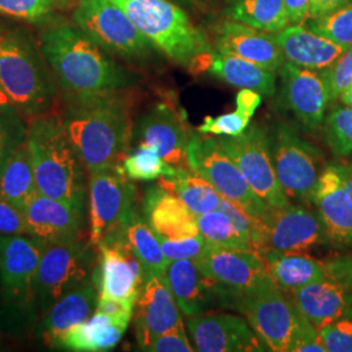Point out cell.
<instances>
[{
    "mask_svg": "<svg viewBox=\"0 0 352 352\" xmlns=\"http://www.w3.org/2000/svg\"><path fill=\"white\" fill-rule=\"evenodd\" d=\"M38 42L63 101L123 91L135 84V76L110 54L58 16L42 23Z\"/></svg>",
    "mask_w": 352,
    "mask_h": 352,
    "instance_id": "cell-1",
    "label": "cell"
},
{
    "mask_svg": "<svg viewBox=\"0 0 352 352\" xmlns=\"http://www.w3.org/2000/svg\"><path fill=\"white\" fill-rule=\"evenodd\" d=\"M64 103L62 124L89 175L122 164L135 126L126 90Z\"/></svg>",
    "mask_w": 352,
    "mask_h": 352,
    "instance_id": "cell-2",
    "label": "cell"
},
{
    "mask_svg": "<svg viewBox=\"0 0 352 352\" xmlns=\"http://www.w3.org/2000/svg\"><path fill=\"white\" fill-rule=\"evenodd\" d=\"M0 87L28 118L52 113L58 87L41 46L26 26L0 16Z\"/></svg>",
    "mask_w": 352,
    "mask_h": 352,
    "instance_id": "cell-3",
    "label": "cell"
},
{
    "mask_svg": "<svg viewBox=\"0 0 352 352\" xmlns=\"http://www.w3.org/2000/svg\"><path fill=\"white\" fill-rule=\"evenodd\" d=\"M26 141L38 192L88 209V171L68 139L59 113L29 119Z\"/></svg>",
    "mask_w": 352,
    "mask_h": 352,
    "instance_id": "cell-4",
    "label": "cell"
},
{
    "mask_svg": "<svg viewBox=\"0 0 352 352\" xmlns=\"http://www.w3.org/2000/svg\"><path fill=\"white\" fill-rule=\"evenodd\" d=\"M154 49L193 74L209 71L213 50L187 13L170 0H111Z\"/></svg>",
    "mask_w": 352,
    "mask_h": 352,
    "instance_id": "cell-5",
    "label": "cell"
},
{
    "mask_svg": "<svg viewBox=\"0 0 352 352\" xmlns=\"http://www.w3.org/2000/svg\"><path fill=\"white\" fill-rule=\"evenodd\" d=\"M90 240L81 236L45 243L34 286V309L45 315L67 292L94 282V252Z\"/></svg>",
    "mask_w": 352,
    "mask_h": 352,
    "instance_id": "cell-6",
    "label": "cell"
},
{
    "mask_svg": "<svg viewBox=\"0 0 352 352\" xmlns=\"http://www.w3.org/2000/svg\"><path fill=\"white\" fill-rule=\"evenodd\" d=\"M187 164L192 171L208 180L225 200L236 204L252 217L266 221L273 208L251 188L218 140L192 132L187 145Z\"/></svg>",
    "mask_w": 352,
    "mask_h": 352,
    "instance_id": "cell-7",
    "label": "cell"
},
{
    "mask_svg": "<svg viewBox=\"0 0 352 352\" xmlns=\"http://www.w3.org/2000/svg\"><path fill=\"white\" fill-rule=\"evenodd\" d=\"M72 23L107 54L124 60H144L154 49L128 14L111 0H77Z\"/></svg>",
    "mask_w": 352,
    "mask_h": 352,
    "instance_id": "cell-8",
    "label": "cell"
},
{
    "mask_svg": "<svg viewBox=\"0 0 352 352\" xmlns=\"http://www.w3.org/2000/svg\"><path fill=\"white\" fill-rule=\"evenodd\" d=\"M269 138L278 182L287 199L312 204L322 173L320 151L289 123H278Z\"/></svg>",
    "mask_w": 352,
    "mask_h": 352,
    "instance_id": "cell-9",
    "label": "cell"
},
{
    "mask_svg": "<svg viewBox=\"0 0 352 352\" xmlns=\"http://www.w3.org/2000/svg\"><path fill=\"white\" fill-rule=\"evenodd\" d=\"M217 140L239 167L251 188L269 206L279 209L291 204L278 182L266 128L252 124L240 136H218Z\"/></svg>",
    "mask_w": 352,
    "mask_h": 352,
    "instance_id": "cell-10",
    "label": "cell"
},
{
    "mask_svg": "<svg viewBox=\"0 0 352 352\" xmlns=\"http://www.w3.org/2000/svg\"><path fill=\"white\" fill-rule=\"evenodd\" d=\"M234 308L245 316L269 351L289 352L305 320L289 294L279 289L240 296Z\"/></svg>",
    "mask_w": 352,
    "mask_h": 352,
    "instance_id": "cell-11",
    "label": "cell"
},
{
    "mask_svg": "<svg viewBox=\"0 0 352 352\" xmlns=\"http://www.w3.org/2000/svg\"><path fill=\"white\" fill-rule=\"evenodd\" d=\"M138 205V190L122 164L89 175V240L97 248Z\"/></svg>",
    "mask_w": 352,
    "mask_h": 352,
    "instance_id": "cell-12",
    "label": "cell"
},
{
    "mask_svg": "<svg viewBox=\"0 0 352 352\" xmlns=\"http://www.w3.org/2000/svg\"><path fill=\"white\" fill-rule=\"evenodd\" d=\"M45 243L29 235H0V285L6 305L16 312L34 308V286Z\"/></svg>",
    "mask_w": 352,
    "mask_h": 352,
    "instance_id": "cell-13",
    "label": "cell"
},
{
    "mask_svg": "<svg viewBox=\"0 0 352 352\" xmlns=\"http://www.w3.org/2000/svg\"><path fill=\"white\" fill-rule=\"evenodd\" d=\"M196 263L206 276L234 295L235 302L240 296L278 289L264 261L252 252L230 250L208 243Z\"/></svg>",
    "mask_w": 352,
    "mask_h": 352,
    "instance_id": "cell-14",
    "label": "cell"
},
{
    "mask_svg": "<svg viewBox=\"0 0 352 352\" xmlns=\"http://www.w3.org/2000/svg\"><path fill=\"white\" fill-rule=\"evenodd\" d=\"M190 133L184 113L166 101L153 103L133 126V139L138 144L158 151L174 167H188L187 145Z\"/></svg>",
    "mask_w": 352,
    "mask_h": 352,
    "instance_id": "cell-15",
    "label": "cell"
},
{
    "mask_svg": "<svg viewBox=\"0 0 352 352\" xmlns=\"http://www.w3.org/2000/svg\"><path fill=\"white\" fill-rule=\"evenodd\" d=\"M98 266L94 282L100 295L138 302L145 272L138 256L118 234L111 232L98 244Z\"/></svg>",
    "mask_w": 352,
    "mask_h": 352,
    "instance_id": "cell-16",
    "label": "cell"
},
{
    "mask_svg": "<svg viewBox=\"0 0 352 352\" xmlns=\"http://www.w3.org/2000/svg\"><path fill=\"white\" fill-rule=\"evenodd\" d=\"M265 244L266 251L307 253L329 243L317 212L305 204H289L285 208H273L266 218Z\"/></svg>",
    "mask_w": 352,
    "mask_h": 352,
    "instance_id": "cell-17",
    "label": "cell"
},
{
    "mask_svg": "<svg viewBox=\"0 0 352 352\" xmlns=\"http://www.w3.org/2000/svg\"><path fill=\"white\" fill-rule=\"evenodd\" d=\"M188 327L196 351H269L247 318L240 316L204 312L189 317Z\"/></svg>",
    "mask_w": 352,
    "mask_h": 352,
    "instance_id": "cell-18",
    "label": "cell"
},
{
    "mask_svg": "<svg viewBox=\"0 0 352 352\" xmlns=\"http://www.w3.org/2000/svg\"><path fill=\"white\" fill-rule=\"evenodd\" d=\"M278 74L282 78L280 97L285 107L307 129H320L330 103L327 82L321 71L285 62Z\"/></svg>",
    "mask_w": 352,
    "mask_h": 352,
    "instance_id": "cell-19",
    "label": "cell"
},
{
    "mask_svg": "<svg viewBox=\"0 0 352 352\" xmlns=\"http://www.w3.org/2000/svg\"><path fill=\"white\" fill-rule=\"evenodd\" d=\"M164 276L180 311L188 317L206 312L213 304L231 307L232 295L206 276L195 260L170 261Z\"/></svg>",
    "mask_w": 352,
    "mask_h": 352,
    "instance_id": "cell-20",
    "label": "cell"
},
{
    "mask_svg": "<svg viewBox=\"0 0 352 352\" xmlns=\"http://www.w3.org/2000/svg\"><path fill=\"white\" fill-rule=\"evenodd\" d=\"M312 204L324 227L327 243L352 250V201L336 164L327 166L318 177Z\"/></svg>",
    "mask_w": 352,
    "mask_h": 352,
    "instance_id": "cell-21",
    "label": "cell"
},
{
    "mask_svg": "<svg viewBox=\"0 0 352 352\" xmlns=\"http://www.w3.org/2000/svg\"><path fill=\"white\" fill-rule=\"evenodd\" d=\"M135 307L136 338L141 351H146L155 338L183 325L180 308L164 276L145 279Z\"/></svg>",
    "mask_w": 352,
    "mask_h": 352,
    "instance_id": "cell-22",
    "label": "cell"
},
{
    "mask_svg": "<svg viewBox=\"0 0 352 352\" xmlns=\"http://www.w3.org/2000/svg\"><path fill=\"white\" fill-rule=\"evenodd\" d=\"M87 209L37 193L24 209L26 235L42 243L81 236L85 227Z\"/></svg>",
    "mask_w": 352,
    "mask_h": 352,
    "instance_id": "cell-23",
    "label": "cell"
},
{
    "mask_svg": "<svg viewBox=\"0 0 352 352\" xmlns=\"http://www.w3.org/2000/svg\"><path fill=\"white\" fill-rule=\"evenodd\" d=\"M215 47L276 74L286 62L274 33L263 32L234 20H227L218 25Z\"/></svg>",
    "mask_w": 352,
    "mask_h": 352,
    "instance_id": "cell-24",
    "label": "cell"
},
{
    "mask_svg": "<svg viewBox=\"0 0 352 352\" xmlns=\"http://www.w3.org/2000/svg\"><path fill=\"white\" fill-rule=\"evenodd\" d=\"M141 212L158 238L179 240L199 235L196 214L160 184L146 189Z\"/></svg>",
    "mask_w": 352,
    "mask_h": 352,
    "instance_id": "cell-25",
    "label": "cell"
},
{
    "mask_svg": "<svg viewBox=\"0 0 352 352\" xmlns=\"http://www.w3.org/2000/svg\"><path fill=\"white\" fill-rule=\"evenodd\" d=\"M98 292L96 282H90L67 292L54 302L38 325V334L43 343L50 349H56L68 330L94 315Z\"/></svg>",
    "mask_w": 352,
    "mask_h": 352,
    "instance_id": "cell-26",
    "label": "cell"
},
{
    "mask_svg": "<svg viewBox=\"0 0 352 352\" xmlns=\"http://www.w3.org/2000/svg\"><path fill=\"white\" fill-rule=\"evenodd\" d=\"M285 60L298 67L324 71L334 63L349 46L340 45L302 25H289L276 33Z\"/></svg>",
    "mask_w": 352,
    "mask_h": 352,
    "instance_id": "cell-27",
    "label": "cell"
},
{
    "mask_svg": "<svg viewBox=\"0 0 352 352\" xmlns=\"http://www.w3.org/2000/svg\"><path fill=\"white\" fill-rule=\"evenodd\" d=\"M287 294L299 312L317 330L346 315L350 298L340 285L325 277Z\"/></svg>",
    "mask_w": 352,
    "mask_h": 352,
    "instance_id": "cell-28",
    "label": "cell"
},
{
    "mask_svg": "<svg viewBox=\"0 0 352 352\" xmlns=\"http://www.w3.org/2000/svg\"><path fill=\"white\" fill-rule=\"evenodd\" d=\"M113 232L124 240L138 256L145 272V279L164 276L170 261L164 257L160 238L140 213L138 205L128 212L120 226Z\"/></svg>",
    "mask_w": 352,
    "mask_h": 352,
    "instance_id": "cell-29",
    "label": "cell"
},
{
    "mask_svg": "<svg viewBox=\"0 0 352 352\" xmlns=\"http://www.w3.org/2000/svg\"><path fill=\"white\" fill-rule=\"evenodd\" d=\"M261 260L274 285L285 292L321 280L325 276L324 261L308 253L267 250Z\"/></svg>",
    "mask_w": 352,
    "mask_h": 352,
    "instance_id": "cell-30",
    "label": "cell"
},
{
    "mask_svg": "<svg viewBox=\"0 0 352 352\" xmlns=\"http://www.w3.org/2000/svg\"><path fill=\"white\" fill-rule=\"evenodd\" d=\"M209 72L231 87L251 89L264 97L276 93V72L228 52L213 51Z\"/></svg>",
    "mask_w": 352,
    "mask_h": 352,
    "instance_id": "cell-31",
    "label": "cell"
},
{
    "mask_svg": "<svg viewBox=\"0 0 352 352\" xmlns=\"http://www.w3.org/2000/svg\"><path fill=\"white\" fill-rule=\"evenodd\" d=\"M158 184L177 196L196 215L218 210L223 201L208 180L188 167H173L168 174L160 177Z\"/></svg>",
    "mask_w": 352,
    "mask_h": 352,
    "instance_id": "cell-32",
    "label": "cell"
},
{
    "mask_svg": "<svg viewBox=\"0 0 352 352\" xmlns=\"http://www.w3.org/2000/svg\"><path fill=\"white\" fill-rule=\"evenodd\" d=\"M124 330L109 316L96 311L85 322L68 330L56 349L77 352L110 351L120 342Z\"/></svg>",
    "mask_w": 352,
    "mask_h": 352,
    "instance_id": "cell-33",
    "label": "cell"
},
{
    "mask_svg": "<svg viewBox=\"0 0 352 352\" xmlns=\"http://www.w3.org/2000/svg\"><path fill=\"white\" fill-rule=\"evenodd\" d=\"M37 193L32 155L24 141L0 167V196L24 210Z\"/></svg>",
    "mask_w": 352,
    "mask_h": 352,
    "instance_id": "cell-34",
    "label": "cell"
},
{
    "mask_svg": "<svg viewBox=\"0 0 352 352\" xmlns=\"http://www.w3.org/2000/svg\"><path fill=\"white\" fill-rule=\"evenodd\" d=\"M227 14L230 20L274 34L289 25L285 0H235Z\"/></svg>",
    "mask_w": 352,
    "mask_h": 352,
    "instance_id": "cell-35",
    "label": "cell"
},
{
    "mask_svg": "<svg viewBox=\"0 0 352 352\" xmlns=\"http://www.w3.org/2000/svg\"><path fill=\"white\" fill-rule=\"evenodd\" d=\"M199 232L214 245L251 252V244L239 232L226 214L218 210L196 215Z\"/></svg>",
    "mask_w": 352,
    "mask_h": 352,
    "instance_id": "cell-36",
    "label": "cell"
},
{
    "mask_svg": "<svg viewBox=\"0 0 352 352\" xmlns=\"http://www.w3.org/2000/svg\"><path fill=\"white\" fill-rule=\"evenodd\" d=\"M76 3L77 0H0V16L42 24Z\"/></svg>",
    "mask_w": 352,
    "mask_h": 352,
    "instance_id": "cell-37",
    "label": "cell"
},
{
    "mask_svg": "<svg viewBox=\"0 0 352 352\" xmlns=\"http://www.w3.org/2000/svg\"><path fill=\"white\" fill-rule=\"evenodd\" d=\"M174 166L167 164L164 158L149 146L139 145L131 154H126L122 168L129 180L151 182L168 174Z\"/></svg>",
    "mask_w": 352,
    "mask_h": 352,
    "instance_id": "cell-38",
    "label": "cell"
},
{
    "mask_svg": "<svg viewBox=\"0 0 352 352\" xmlns=\"http://www.w3.org/2000/svg\"><path fill=\"white\" fill-rule=\"evenodd\" d=\"M324 136L334 157L343 158L352 153V107H336L325 116Z\"/></svg>",
    "mask_w": 352,
    "mask_h": 352,
    "instance_id": "cell-39",
    "label": "cell"
},
{
    "mask_svg": "<svg viewBox=\"0 0 352 352\" xmlns=\"http://www.w3.org/2000/svg\"><path fill=\"white\" fill-rule=\"evenodd\" d=\"M26 138L25 116L12 103H0V167Z\"/></svg>",
    "mask_w": 352,
    "mask_h": 352,
    "instance_id": "cell-40",
    "label": "cell"
},
{
    "mask_svg": "<svg viewBox=\"0 0 352 352\" xmlns=\"http://www.w3.org/2000/svg\"><path fill=\"white\" fill-rule=\"evenodd\" d=\"M305 25L316 33L340 45L352 46V1L338 10L315 20H308Z\"/></svg>",
    "mask_w": 352,
    "mask_h": 352,
    "instance_id": "cell-41",
    "label": "cell"
},
{
    "mask_svg": "<svg viewBox=\"0 0 352 352\" xmlns=\"http://www.w3.org/2000/svg\"><path fill=\"white\" fill-rule=\"evenodd\" d=\"M251 119V113L236 106V110L234 113L206 116L197 131L200 133L214 136H240L250 126Z\"/></svg>",
    "mask_w": 352,
    "mask_h": 352,
    "instance_id": "cell-42",
    "label": "cell"
},
{
    "mask_svg": "<svg viewBox=\"0 0 352 352\" xmlns=\"http://www.w3.org/2000/svg\"><path fill=\"white\" fill-rule=\"evenodd\" d=\"M321 74L327 82L330 102L338 100L340 94L352 85V46Z\"/></svg>",
    "mask_w": 352,
    "mask_h": 352,
    "instance_id": "cell-43",
    "label": "cell"
},
{
    "mask_svg": "<svg viewBox=\"0 0 352 352\" xmlns=\"http://www.w3.org/2000/svg\"><path fill=\"white\" fill-rule=\"evenodd\" d=\"M320 338L330 352H352V318L343 316L318 330Z\"/></svg>",
    "mask_w": 352,
    "mask_h": 352,
    "instance_id": "cell-44",
    "label": "cell"
},
{
    "mask_svg": "<svg viewBox=\"0 0 352 352\" xmlns=\"http://www.w3.org/2000/svg\"><path fill=\"white\" fill-rule=\"evenodd\" d=\"M164 257L168 261L175 260H197L205 250L208 241L201 234L186 239L168 240L160 238Z\"/></svg>",
    "mask_w": 352,
    "mask_h": 352,
    "instance_id": "cell-45",
    "label": "cell"
},
{
    "mask_svg": "<svg viewBox=\"0 0 352 352\" xmlns=\"http://www.w3.org/2000/svg\"><path fill=\"white\" fill-rule=\"evenodd\" d=\"M135 305L136 304L131 300L100 295L96 311L109 316L118 327L126 331V327L132 320Z\"/></svg>",
    "mask_w": 352,
    "mask_h": 352,
    "instance_id": "cell-46",
    "label": "cell"
},
{
    "mask_svg": "<svg viewBox=\"0 0 352 352\" xmlns=\"http://www.w3.org/2000/svg\"><path fill=\"white\" fill-rule=\"evenodd\" d=\"M0 235H26L25 213L23 209L0 196Z\"/></svg>",
    "mask_w": 352,
    "mask_h": 352,
    "instance_id": "cell-47",
    "label": "cell"
},
{
    "mask_svg": "<svg viewBox=\"0 0 352 352\" xmlns=\"http://www.w3.org/2000/svg\"><path fill=\"white\" fill-rule=\"evenodd\" d=\"M146 351L151 352H192L196 351L189 343L184 325L155 338L149 344Z\"/></svg>",
    "mask_w": 352,
    "mask_h": 352,
    "instance_id": "cell-48",
    "label": "cell"
},
{
    "mask_svg": "<svg viewBox=\"0 0 352 352\" xmlns=\"http://www.w3.org/2000/svg\"><path fill=\"white\" fill-rule=\"evenodd\" d=\"M325 276L334 282H337L347 294L352 295V254L338 256L324 261Z\"/></svg>",
    "mask_w": 352,
    "mask_h": 352,
    "instance_id": "cell-49",
    "label": "cell"
},
{
    "mask_svg": "<svg viewBox=\"0 0 352 352\" xmlns=\"http://www.w3.org/2000/svg\"><path fill=\"white\" fill-rule=\"evenodd\" d=\"M289 25H302L309 20L311 0H285Z\"/></svg>",
    "mask_w": 352,
    "mask_h": 352,
    "instance_id": "cell-50",
    "label": "cell"
},
{
    "mask_svg": "<svg viewBox=\"0 0 352 352\" xmlns=\"http://www.w3.org/2000/svg\"><path fill=\"white\" fill-rule=\"evenodd\" d=\"M350 1L352 0H311L309 20H315L327 13L333 12Z\"/></svg>",
    "mask_w": 352,
    "mask_h": 352,
    "instance_id": "cell-51",
    "label": "cell"
},
{
    "mask_svg": "<svg viewBox=\"0 0 352 352\" xmlns=\"http://www.w3.org/2000/svg\"><path fill=\"white\" fill-rule=\"evenodd\" d=\"M261 101L263 96L251 89H241L236 96V106L251 113L252 116L256 113L257 107L261 104Z\"/></svg>",
    "mask_w": 352,
    "mask_h": 352,
    "instance_id": "cell-52",
    "label": "cell"
},
{
    "mask_svg": "<svg viewBox=\"0 0 352 352\" xmlns=\"http://www.w3.org/2000/svg\"><path fill=\"white\" fill-rule=\"evenodd\" d=\"M336 166H337V170L340 173V177L344 183V187L347 189L352 201V168L350 167V164H336Z\"/></svg>",
    "mask_w": 352,
    "mask_h": 352,
    "instance_id": "cell-53",
    "label": "cell"
},
{
    "mask_svg": "<svg viewBox=\"0 0 352 352\" xmlns=\"http://www.w3.org/2000/svg\"><path fill=\"white\" fill-rule=\"evenodd\" d=\"M338 100H340L342 104L349 106V107H352V85L350 88L346 89V90L340 94Z\"/></svg>",
    "mask_w": 352,
    "mask_h": 352,
    "instance_id": "cell-54",
    "label": "cell"
},
{
    "mask_svg": "<svg viewBox=\"0 0 352 352\" xmlns=\"http://www.w3.org/2000/svg\"><path fill=\"white\" fill-rule=\"evenodd\" d=\"M0 103H11L10 98L7 97V94L4 93V90L0 87Z\"/></svg>",
    "mask_w": 352,
    "mask_h": 352,
    "instance_id": "cell-55",
    "label": "cell"
},
{
    "mask_svg": "<svg viewBox=\"0 0 352 352\" xmlns=\"http://www.w3.org/2000/svg\"><path fill=\"white\" fill-rule=\"evenodd\" d=\"M347 317H351L352 318V295L349 298V304H347V311H346V315Z\"/></svg>",
    "mask_w": 352,
    "mask_h": 352,
    "instance_id": "cell-56",
    "label": "cell"
},
{
    "mask_svg": "<svg viewBox=\"0 0 352 352\" xmlns=\"http://www.w3.org/2000/svg\"><path fill=\"white\" fill-rule=\"evenodd\" d=\"M225 1H226V3H228V4H231V3H234L235 0H225Z\"/></svg>",
    "mask_w": 352,
    "mask_h": 352,
    "instance_id": "cell-57",
    "label": "cell"
},
{
    "mask_svg": "<svg viewBox=\"0 0 352 352\" xmlns=\"http://www.w3.org/2000/svg\"><path fill=\"white\" fill-rule=\"evenodd\" d=\"M350 167H351V168H352V162H351V164H350Z\"/></svg>",
    "mask_w": 352,
    "mask_h": 352,
    "instance_id": "cell-58",
    "label": "cell"
},
{
    "mask_svg": "<svg viewBox=\"0 0 352 352\" xmlns=\"http://www.w3.org/2000/svg\"><path fill=\"white\" fill-rule=\"evenodd\" d=\"M184 1H188V0H184Z\"/></svg>",
    "mask_w": 352,
    "mask_h": 352,
    "instance_id": "cell-59",
    "label": "cell"
}]
</instances>
